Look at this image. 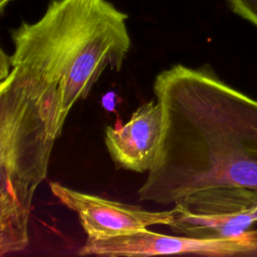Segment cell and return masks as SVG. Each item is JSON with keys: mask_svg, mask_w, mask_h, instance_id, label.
I'll list each match as a JSON object with an SVG mask.
<instances>
[{"mask_svg": "<svg viewBox=\"0 0 257 257\" xmlns=\"http://www.w3.org/2000/svg\"><path fill=\"white\" fill-rule=\"evenodd\" d=\"M162 132V106L157 100H151L141 104L125 124L106 126L104 142L116 167L145 173L153 165Z\"/></svg>", "mask_w": 257, "mask_h": 257, "instance_id": "cell-6", "label": "cell"}, {"mask_svg": "<svg viewBox=\"0 0 257 257\" xmlns=\"http://www.w3.org/2000/svg\"><path fill=\"white\" fill-rule=\"evenodd\" d=\"M161 142L138 191L140 201L175 205L222 186L257 189V100L208 66L175 64L155 78Z\"/></svg>", "mask_w": 257, "mask_h": 257, "instance_id": "cell-2", "label": "cell"}, {"mask_svg": "<svg viewBox=\"0 0 257 257\" xmlns=\"http://www.w3.org/2000/svg\"><path fill=\"white\" fill-rule=\"evenodd\" d=\"M127 15L107 0H51L35 22L10 30L0 84V254L26 249L34 194L73 105L131 48Z\"/></svg>", "mask_w": 257, "mask_h": 257, "instance_id": "cell-1", "label": "cell"}, {"mask_svg": "<svg viewBox=\"0 0 257 257\" xmlns=\"http://www.w3.org/2000/svg\"><path fill=\"white\" fill-rule=\"evenodd\" d=\"M257 250V230L230 238L204 239L189 236L164 235L149 228L102 240H89L81 246L79 255L105 257H143L170 254L201 256H235Z\"/></svg>", "mask_w": 257, "mask_h": 257, "instance_id": "cell-4", "label": "cell"}, {"mask_svg": "<svg viewBox=\"0 0 257 257\" xmlns=\"http://www.w3.org/2000/svg\"><path fill=\"white\" fill-rule=\"evenodd\" d=\"M10 70V60L9 55L5 53L3 49H1V60H0V80L4 79Z\"/></svg>", "mask_w": 257, "mask_h": 257, "instance_id": "cell-8", "label": "cell"}, {"mask_svg": "<svg viewBox=\"0 0 257 257\" xmlns=\"http://www.w3.org/2000/svg\"><path fill=\"white\" fill-rule=\"evenodd\" d=\"M52 195L75 212L89 240H102L133 233L154 225L171 226L175 209L148 211L142 207L110 201L50 182Z\"/></svg>", "mask_w": 257, "mask_h": 257, "instance_id": "cell-5", "label": "cell"}, {"mask_svg": "<svg viewBox=\"0 0 257 257\" xmlns=\"http://www.w3.org/2000/svg\"><path fill=\"white\" fill-rule=\"evenodd\" d=\"M10 1H12V0H0V10H1V12H3L5 6H6Z\"/></svg>", "mask_w": 257, "mask_h": 257, "instance_id": "cell-9", "label": "cell"}, {"mask_svg": "<svg viewBox=\"0 0 257 257\" xmlns=\"http://www.w3.org/2000/svg\"><path fill=\"white\" fill-rule=\"evenodd\" d=\"M232 11L257 28V0H227Z\"/></svg>", "mask_w": 257, "mask_h": 257, "instance_id": "cell-7", "label": "cell"}, {"mask_svg": "<svg viewBox=\"0 0 257 257\" xmlns=\"http://www.w3.org/2000/svg\"><path fill=\"white\" fill-rule=\"evenodd\" d=\"M176 234L215 239L240 236L257 223V189L222 186L188 195L173 207Z\"/></svg>", "mask_w": 257, "mask_h": 257, "instance_id": "cell-3", "label": "cell"}]
</instances>
